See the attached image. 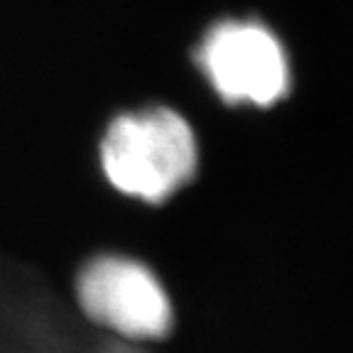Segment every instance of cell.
Returning a JSON list of instances; mask_svg holds the SVG:
<instances>
[{
    "label": "cell",
    "mask_w": 353,
    "mask_h": 353,
    "mask_svg": "<svg viewBox=\"0 0 353 353\" xmlns=\"http://www.w3.org/2000/svg\"><path fill=\"white\" fill-rule=\"evenodd\" d=\"M194 64L226 105L272 108L292 88V66L275 30L253 17L214 22L199 39Z\"/></svg>",
    "instance_id": "2"
},
{
    "label": "cell",
    "mask_w": 353,
    "mask_h": 353,
    "mask_svg": "<svg viewBox=\"0 0 353 353\" xmlns=\"http://www.w3.org/2000/svg\"><path fill=\"white\" fill-rule=\"evenodd\" d=\"M83 314L130 341H160L174 326V304L157 272L130 255H99L79 272Z\"/></svg>",
    "instance_id": "3"
},
{
    "label": "cell",
    "mask_w": 353,
    "mask_h": 353,
    "mask_svg": "<svg viewBox=\"0 0 353 353\" xmlns=\"http://www.w3.org/2000/svg\"><path fill=\"white\" fill-rule=\"evenodd\" d=\"M199 157L192 123L170 105L123 110L105 125L99 145L105 182L150 206L165 204L192 184Z\"/></svg>",
    "instance_id": "1"
}]
</instances>
